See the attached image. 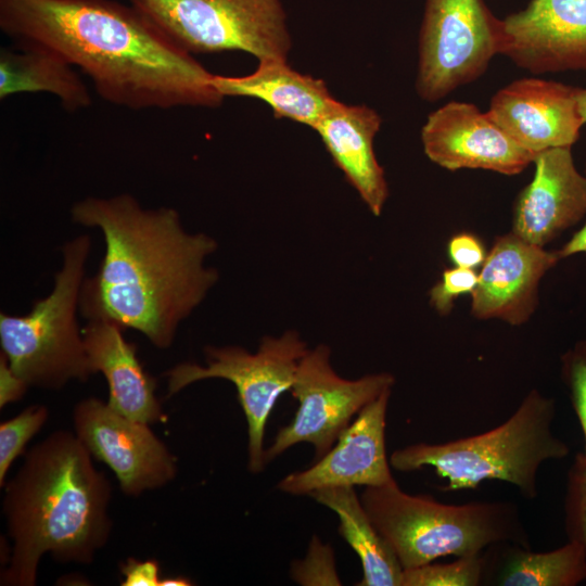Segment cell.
<instances>
[{
  "label": "cell",
  "mask_w": 586,
  "mask_h": 586,
  "mask_svg": "<svg viewBox=\"0 0 586 586\" xmlns=\"http://www.w3.org/2000/svg\"><path fill=\"white\" fill-rule=\"evenodd\" d=\"M577 103L579 114L586 124V88H578L577 90Z\"/></svg>",
  "instance_id": "obj_35"
},
{
  "label": "cell",
  "mask_w": 586,
  "mask_h": 586,
  "mask_svg": "<svg viewBox=\"0 0 586 586\" xmlns=\"http://www.w3.org/2000/svg\"><path fill=\"white\" fill-rule=\"evenodd\" d=\"M564 530L568 540L586 548V455L579 453L568 473L564 497Z\"/></svg>",
  "instance_id": "obj_26"
},
{
  "label": "cell",
  "mask_w": 586,
  "mask_h": 586,
  "mask_svg": "<svg viewBox=\"0 0 586 586\" xmlns=\"http://www.w3.org/2000/svg\"><path fill=\"white\" fill-rule=\"evenodd\" d=\"M46 92L67 111L91 104L87 86L68 62L35 46L14 43L0 51V99L17 93Z\"/></svg>",
  "instance_id": "obj_21"
},
{
  "label": "cell",
  "mask_w": 586,
  "mask_h": 586,
  "mask_svg": "<svg viewBox=\"0 0 586 586\" xmlns=\"http://www.w3.org/2000/svg\"><path fill=\"white\" fill-rule=\"evenodd\" d=\"M193 583L183 576H171L161 578L158 586H190Z\"/></svg>",
  "instance_id": "obj_34"
},
{
  "label": "cell",
  "mask_w": 586,
  "mask_h": 586,
  "mask_svg": "<svg viewBox=\"0 0 586 586\" xmlns=\"http://www.w3.org/2000/svg\"><path fill=\"white\" fill-rule=\"evenodd\" d=\"M123 332L114 322L88 320L82 336L91 372L104 375L106 403L115 411L148 424L163 422L166 415L155 395L156 380L144 370L137 345Z\"/></svg>",
  "instance_id": "obj_18"
},
{
  "label": "cell",
  "mask_w": 586,
  "mask_h": 586,
  "mask_svg": "<svg viewBox=\"0 0 586 586\" xmlns=\"http://www.w3.org/2000/svg\"><path fill=\"white\" fill-rule=\"evenodd\" d=\"M500 54L532 74L586 71V0H531L501 20Z\"/></svg>",
  "instance_id": "obj_13"
},
{
  "label": "cell",
  "mask_w": 586,
  "mask_h": 586,
  "mask_svg": "<svg viewBox=\"0 0 586 586\" xmlns=\"http://www.w3.org/2000/svg\"><path fill=\"white\" fill-rule=\"evenodd\" d=\"M391 391L365 406L324 456L308 469L283 477L277 488L291 495H309L326 487L383 486L395 481L385 450Z\"/></svg>",
  "instance_id": "obj_14"
},
{
  "label": "cell",
  "mask_w": 586,
  "mask_h": 586,
  "mask_svg": "<svg viewBox=\"0 0 586 586\" xmlns=\"http://www.w3.org/2000/svg\"><path fill=\"white\" fill-rule=\"evenodd\" d=\"M556 402L532 390L500 425L456 441L418 443L396 449L390 464L398 471L432 467L448 481L446 491L475 488L486 480L515 486L526 499L538 496L537 474L549 460L565 458L568 445L552 432Z\"/></svg>",
  "instance_id": "obj_4"
},
{
  "label": "cell",
  "mask_w": 586,
  "mask_h": 586,
  "mask_svg": "<svg viewBox=\"0 0 586 586\" xmlns=\"http://www.w3.org/2000/svg\"><path fill=\"white\" fill-rule=\"evenodd\" d=\"M14 43L49 50L78 67L105 101L131 110L209 107L224 97L214 74L135 7L113 0H0Z\"/></svg>",
  "instance_id": "obj_2"
},
{
  "label": "cell",
  "mask_w": 586,
  "mask_h": 586,
  "mask_svg": "<svg viewBox=\"0 0 586 586\" xmlns=\"http://www.w3.org/2000/svg\"><path fill=\"white\" fill-rule=\"evenodd\" d=\"M477 278L479 275L474 269L456 266L445 269L441 280L430 290V304L440 315H448L457 297L472 294Z\"/></svg>",
  "instance_id": "obj_29"
},
{
  "label": "cell",
  "mask_w": 586,
  "mask_h": 586,
  "mask_svg": "<svg viewBox=\"0 0 586 586\" xmlns=\"http://www.w3.org/2000/svg\"><path fill=\"white\" fill-rule=\"evenodd\" d=\"M381 125L375 110L339 102L314 128L334 164L374 216L382 214L388 198L384 169L373 148Z\"/></svg>",
  "instance_id": "obj_19"
},
{
  "label": "cell",
  "mask_w": 586,
  "mask_h": 586,
  "mask_svg": "<svg viewBox=\"0 0 586 586\" xmlns=\"http://www.w3.org/2000/svg\"><path fill=\"white\" fill-rule=\"evenodd\" d=\"M421 142L431 162L451 171L485 169L513 176L535 156L509 137L488 112L461 101L447 102L428 116Z\"/></svg>",
  "instance_id": "obj_12"
},
{
  "label": "cell",
  "mask_w": 586,
  "mask_h": 586,
  "mask_svg": "<svg viewBox=\"0 0 586 586\" xmlns=\"http://www.w3.org/2000/svg\"><path fill=\"white\" fill-rule=\"evenodd\" d=\"M29 386L10 368L7 358L0 356V407L21 399Z\"/></svg>",
  "instance_id": "obj_32"
},
{
  "label": "cell",
  "mask_w": 586,
  "mask_h": 586,
  "mask_svg": "<svg viewBox=\"0 0 586 586\" xmlns=\"http://www.w3.org/2000/svg\"><path fill=\"white\" fill-rule=\"evenodd\" d=\"M2 513L12 542L1 585L34 586L41 558L91 564L110 540L112 486L75 433L52 432L5 482Z\"/></svg>",
  "instance_id": "obj_3"
},
{
  "label": "cell",
  "mask_w": 586,
  "mask_h": 586,
  "mask_svg": "<svg viewBox=\"0 0 586 586\" xmlns=\"http://www.w3.org/2000/svg\"><path fill=\"white\" fill-rule=\"evenodd\" d=\"M73 424L77 438L92 458L114 472L125 495L138 497L176 477V457L150 424L115 411L97 397L75 405Z\"/></svg>",
  "instance_id": "obj_11"
},
{
  "label": "cell",
  "mask_w": 586,
  "mask_h": 586,
  "mask_svg": "<svg viewBox=\"0 0 586 586\" xmlns=\"http://www.w3.org/2000/svg\"><path fill=\"white\" fill-rule=\"evenodd\" d=\"M578 88L535 77L514 80L497 91L487 111L519 145L532 154L572 148L585 125Z\"/></svg>",
  "instance_id": "obj_15"
},
{
  "label": "cell",
  "mask_w": 586,
  "mask_h": 586,
  "mask_svg": "<svg viewBox=\"0 0 586 586\" xmlns=\"http://www.w3.org/2000/svg\"><path fill=\"white\" fill-rule=\"evenodd\" d=\"M561 379L579 422L586 455V337L577 341L560 357Z\"/></svg>",
  "instance_id": "obj_27"
},
{
  "label": "cell",
  "mask_w": 586,
  "mask_h": 586,
  "mask_svg": "<svg viewBox=\"0 0 586 586\" xmlns=\"http://www.w3.org/2000/svg\"><path fill=\"white\" fill-rule=\"evenodd\" d=\"M213 85L224 97H249L267 103L276 118H288L315 128L340 101L322 79L293 69L286 60L263 59L244 76L214 74Z\"/></svg>",
  "instance_id": "obj_20"
},
{
  "label": "cell",
  "mask_w": 586,
  "mask_h": 586,
  "mask_svg": "<svg viewBox=\"0 0 586 586\" xmlns=\"http://www.w3.org/2000/svg\"><path fill=\"white\" fill-rule=\"evenodd\" d=\"M309 348L298 332L264 336L257 352L241 346H206L205 366L180 362L163 373L167 397L207 379H225L234 384L247 423V468H264V434L278 398L290 391L301 359Z\"/></svg>",
  "instance_id": "obj_8"
},
{
  "label": "cell",
  "mask_w": 586,
  "mask_h": 586,
  "mask_svg": "<svg viewBox=\"0 0 586 586\" xmlns=\"http://www.w3.org/2000/svg\"><path fill=\"white\" fill-rule=\"evenodd\" d=\"M559 260L558 250L546 251L512 231L497 237L471 294L472 316L511 326L527 322L538 305L542 279Z\"/></svg>",
  "instance_id": "obj_16"
},
{
  "label": "cell",
  "mask_w": 586,
  "mask_h": 586,
  "mask_svg": "<svg viewBox=\"0 0 586 586\" xmlns=\"http://www.w3.org/2000/svg\"><path fill=\"white\" fill-rule=\"evenodd\" d=\"M309 496L337 514L339 532L361 562L362 578L356 585L402 586L404 569L369 519L354 487H326Z\"/></svg>",
  "instance_id": "obj_22"
},
{
  "label": "cell",
  "mask_w": 586,
  "mask_h": 586,
  "mask_svg": "<svg viewBox=\"0 0 586 586\" xmlns=\"http://www.w3.org/2000/svg\"><path fill=\"white\" fill-rule=\"evenodd\" d=\"M571 149L534 156V176L515 200L511 229L528 243L545 247L586 217V175L577 169Z\"/></svg>",
  "instance_id": "obj_17"
},
{
  "label": "cell",
  "mask_w": 586,
  "mask_h": 586,
  "mask_svg": "<svg viewBox=\"0 0 586 586\" xmlns=\"http://www.w3.org/2000/svg\"><path fill=\"white\" fill-rule=\"evenodd\" d=\"M447 254L456 267L475 269L483 265L487 252L476 235L460 232L448 241Z\"/></svg>",
  "instance_id": "obj_30"
},
{
  "label": "cell",
  "mask_w": 586,
  "mask_h": 586,
  "mask_svg": "<svg viewBox=\"0 0 586 586\" xmlns=\"http://www.w3.org/2000/svg\"><path fill=\"white\" fill-rule=\"evenodd\" d=\"M190 54L243 51L288 60L292 38L280 0H130Z\"/></svg>",
  "instance_id": "obj_7"
},
{
  "label": "cell",
  "mask_w": 586,
  "mask_h": 586,
  "mask_svg": "<svg viewBox=\"0 0 586 586\" xmlns=\"http://www.w3.org/2000/svg\"><path fill=\"white\" fill-rule=\"evenodd\" d=\"M502 546L498 551L492 546L484 553V576L495 572L488 579L492 585L575 586L586 579V548L576 542L568 540L547 552H533L517 544Z\"/></svg>",
  "instance_id": "obj_23"
},
{
  "label": "cell",
  "mask_w": 586,
  "mask_h": 586,
  "mask_svg": "<svg viewBox=\"0 0 586 586\" xmlns=\"http://www.w3.org/2000/svg\"><path fill=\"white\" fill-rule=\"evenodd\" d=\"M291 577L301 585H341L332 548L314 536L304 560L291 565Z\"/></svg>",
  "instance_id": "obj_28"
},
{
  "label": "cell",
  "mask_w": 586,
  "mask_h": 586,
  "mask_svg": "<svg viewBox=\"0 0 586 586\" xmlns=\"http://www.w3.org/2000/svg\"><path fill=\"white\" fill-rule=\"evenodd\" d=\"M484 572V553L458 557L449 563L431 562L404 570L402 586H477Z\"/></svg>",
  "instance_id": "obj_24"
},
{
  "label": "cell",
  "mask_w": 586,
  "mask_h": 586,
  "mask_svg": "<svg viewBox=\"0 0 586 586\" xmlns=\"http://www.w3.org/2000/svg\"><path fill=\"white\" fill-rule=\"evenodd\" d=\"M120 573L124 576L123 586H158L160 564L156 560L140 561L128 558L120 564Z\"/></svg>",
  "instance_id": "obj_31"
},
{
  "label": "cell",
  "mask_w": 586,
  "mask_h": 586,
  "mask_svg": "<svg viewBox=\"0 0 586 586\" xmlns=\"http://www.w3.org/2000/svg\"><path fill=\"white\" fill-rule=\"evenodd\" d=\"M501 20L483 0H426L416 90L436 102L477 79L500 54Z\"/></svg>",
  "instance_id": "obj_9"
},
{
  "label": "cell",
  "mask_w": 586,
  "mask_h": 586,
  "mask_svg": "<svg viewBox=\"0 0 586 586\" xmlns=\"http://www.w3.org/2000/svg\"><path fill=\"white\" fill-rule=\"evenodd\" d=\"M75 224L98 228L105 251L97 273L85 278L79 311L87 320L136 330L161 349L218 281L205 265L214 238L184 230L170 207L143 208L128 193L86 198L72 206Z\"/></svg>",
  "instance_id": "obj_1"
},
{
  "label": "cell",
  "mask_w": 586,
  "mask_h": 586,
  "mask_svg": "<svg viewBox=\"0 0 586 586\" xmlns=\"http://www.w3.org/2000/svg\"><path fill=\"white\" fill-rule=\"evenodd\" d=\"M360 501L404 570L446 556H473L498 544L530 548L520 512L508 501L447 505L403 492L396 481L365 487Z\"/></svg>",
  "instance_id": "obj_5"
},
{
  "label": "cell",
  "mask_w": 586,
  "mask_h": 586,
  "mask_svg": "<svg viewBox=\"0 0 586 586\" xmlns=\"http://www.w3.org/2000/svg\"><path fill=\"white\" fill-rule=\"evenodd\" d=\"M90 250L87 234L67 241L49 295L26 315L0 314L1 354L28 386L58 391L92 375L77 320Z\"/></svg>",
  "instance_id": "obj_6"
},
{
  "label": "cell",
  "mask_w": 586,
  "mask_h": 586,
  "mask_svg": "<svg viewBox=\"0 0 586 586\" xmlns=\"http://www.w3.org/2000/svg\"><path fill=\"white\" fill-rule=\"evenodd\" d=\"M586 175V165L585 171ZM561 259L586 253V225H584L561 249L558 250Z\"/></svg>",
  "instance_id": "obj_33"
},
{
  "label": "cell",
  "mask_w": 586,
  "mask_h": 586,
  "mask_svg": "<svg viewBox=\"0 0 586 586\" xmlns=\"http://www.w3.org/2000/svg\"><path fill=\"white\" fill-rule=\"evenodd\" d=\"M331 351L319 344L301 359L291 394L298 407L293 420L282 426L264 450V464L298 443L314 446L315 461L324 456L354 416L392 388L395 378L388 372L366 374L356 380L341 378L332 368Z\"/></svg>",
  "instance_id": "obj_10"
},
{
  "label": "cell",
  "mask_w": 586,
  "mask_h": 586,
  "mask_svg": "<svg viewBox=\"0 0 586 586\" xmlns=\"http://www.w3.org/2000/svg\"><path fill=\"white\" fill-rule=\"evenodd\" d=\"M49 419L44 405L26 407L15 417L0 424V487L14 460L25 451L27 443L43 428Z\"/></svg>",
  "instance_id": "obj_25"
}]
</instances>
